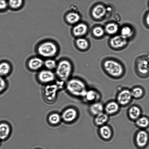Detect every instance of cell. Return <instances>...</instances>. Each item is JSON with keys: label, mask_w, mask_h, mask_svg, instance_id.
<instances>
[{"label": "cell", "mask_w": 149, "mask_h": 149, "mask_svg": "<svg viewBox=\"0 0 149 149\" xmlns=\"http://www.w3.org/2000/svg\"><path fill=\"white\" fill-rule=\"evenodd\" d=\"M65 87L70 94L76 97L83 98L87 90L85 83L76 78L69 79L66 81Z\"/></svg>", "instance_id": "cell-1"}, {"label": "cell", "mask_w": 149, "mask_h": 149, "mask_svg": "<svg viewBox=\"0 0 149 149\" xmlns=\"http://www.w3.org/2000/svg\"><path fill=\"white\" fill-rule=\"evenodd\" d=\"M102 66L105 72L112 77H120L124 73V68L122 65L116 60H107L103 62Z\"/></svg>", "instance_id": "cell-2"}, {"label": "cell", "mask_w": 149, "mask_h": 149, "mask_svg": "<svg viewBox=\"0 0 149 149\" xmlns=\"http://www.w3.org/2000/svg\"><path fill=\"white\" fill-rule=\"evenodd\" d=\"M55 70L56 76L59 80L65 82L70 79L72 72L73 66L69 61L63 59L57 63Z\"/></svg>", "instance_id": "cell-3"}, {"label": "cell", "mask_w": 149, "mask_h": 149, "mask_svg": "<svg viewBox=\"0 0 149 149\" xmlns=\"http://www.w3.org/2000/svg\"><path fill=\"white\" fill-rule=\"evenodd\" d=\"M56 45L50 41H44L39 44L37 48L38 54L41 57L46 58H52L58 52Z\"/></svg>", "instance_id": "cell-4"}, {"label": "cell", "mask_w": 149, "mask_h": 149, "mask_svg": "<svg viewBox=\"0 0 149 149\" xmlns=\"http://www.w3.org/2000/svg\"><path fill=\"white\" fill-rule=\"evenodd\" d=\"M134 140L137 148L144 149L149 144V133L146 130L139 129L135 133Z\"/></svg>", "instance_id": "cell-5"}, {"label": "cell", "mask_w": 149, "mask_h": 149, "mask_svg": "<svg viewBox=\"0 0 149 149\" xmlns=\"http://www.w3.org/2000/svg\"><path fill=\"white\" fill-rule=\"evenodd\" d=\"M59 89L56 84H46L43 90V95L44 98L48 102H54L56 99L58 92Z\"/></svg>", "instance_id": "cell-6"}, {"label": "cell", "mask_w": 149, "mask_h": 149, "mask_svg": "<svg viewBox=\"0 0 149 149\" xmlns=\"http://www.w3.org/2000/svg\"><path fill=\"white\" fill-rule=\"evenodd\" d=\"M56 75L52 70L47 69L40 71L37 75L38 80L44 84H51L55 80Z\"/></svg>", "instance_id": "cell-7"}, {"label": "cell", "mask_w": 149, "mask_h": 149, "mask_svg": "<svg viewBox=\"0 0 149 149\" xmlns=\"http://www.w3.org/2000/svg\"><path fill=\"white\" fill-rule=\"evenodd\" d=\"M137 68L139 72L142 75L149 74V54L144 55L139 58Z\"/></svg>", "instance_id": "cell-8"}, {"label": "cell", "mask_w": 149, "mask_h": 149, "mask_svg": "<svg viewBox=\"0 0 149 149\" xmlns=\"http://www.w3.org/2000/svg\"><path fill=\"white\" fill-rule=\"evenodd\" d=\"M132 98L131 91L127 89H124L118 93L116 101L120 105L124 106L129 104Z\"/></svg>", "instance_id": "cell-9"}, {"label": "cell", "mask_w": 149, "mask_h": 149, "mask_svg": "<svg viewBox=\"0 0 149 149\" xmlns=\"http://www.w3.org/2000/svg\"><path fill=\"white\" fill-rule=\"evenodd\" d=\"M101 95L99 92L94 89L87 90L82 98L85 102L91 104L99 101Z\"/></svg>", "instance_id": "cell-10"}, {"label": "cell", "mask_w": 149, "mask_h": 149, "mask_svg": "<svg viewBox=\"0 0 149 149\" xmlns=\"http://www.w3.org/2000/svg\"><path fill=\"white\" fill-rule=\"evenodd\" d=\"M78 112L76 109L73 107H69L63 112L61 117L65 121L71 122L77 117Z\"/></svg>", "instance_id": "cell-11"}, {"label": "cell", "mask_w": 149, "mask_h": 149, "mask_svg": "<svg viewBox=\"0 0 149 149\" xmlns=\"http://www.w3.org/2000/svg\"><path fill=\"white\" fill-rule=\"evenodd\" d=\"M44 61L42 58L38 57H34L30 58L27 63L29 69L33 71H37L44 66Z\"/></svg>", "instance_id": "cell-12"}, {"label": "cell", "mask_w": 149, "mask_h": 149, "mask_svg": "<svg viewBox=\"0 0 149 149\" xmlns=\"http://www.w3.org/2000/svg\"><path fill=\"white\" fill-rule=\"evenodd\" d=\"M110 43L111 46L114 48L120 49L125 47L127 44V40L120 35H116L112 38Z\"/></svg>", "instance_id": "cell-13"}, {"label": "cell", "mask_w": 149, "mask_h": 149, "mask_svg": "<svg viewBox=\"0 0 149 149\" xmlns=\"http://www.w3.org/2000/svg\"><path fill=\"white\" fill-rule=\"evenodd\" d=\"M120 106L116 101H111L104 106V111L108 115L114 114L119 111Z\"/></svg>", "instance_id": "cell-14"}, {"label": "cell", "mask_w": 149, "mask_h": 149, "mask_svg": "<svg viewBox=\"0 0 149 149\" xmlns=\"http://www.w3.org/2000/svg\"><path fill=\"white\" fill-rule=\"evenodd\" d=\"M106 12L107 9L104 6L101 4H98L93 8L92 14L95 19H100L105 16Z\"/></svg>", "instance_id": "cell-15"}, {"label": "cell", "mask_w": 149, "mask_h": 149, "mask_svg": "<svg viewBox=\"0 0 149 149\" xmlns=\"http://www.w3.org/2000/svg\"><path fill=\"white\" fill-rule=\"evenodd\" d=\"M90 113L93 115L96 116L104 111V106L99 101L91 104L89 107Z\"/></svg>", "instance_id": "cell-16"}, {"label": "cell", "mask_w": 149, "mask_h": 149, "mask_svg": "<svg viewBox=\"0 0 149 149\" xmlns=\"http://www.w3.org/2000/svg\"><path fill=\"white\" fill-rule=\"evenodd\" d=\"M141 111L139 107L137 106H131L128 109V116L130 119L135 121L141 116Z\"/></svg>", "instance_id": "cell-17"}, {"label": "cell", "mask_w": 149, "mask_h": 149, "mask_svg": "<svg viewBox=\"0 0 149 149\" xmlns=\"http://www.w3.org/2000/svg\"><path fill=\"white\" fill-rule=\"evenodd\" d=\"M88 30L87 25L84 23H80L75 26L73 28L72 32L75 36L80 37L84 35Z\"/></svg>", "instance_id": "cell-18"}, {"label": "cell", "mask_w": 149, "mask_h": 149, "mask_svg": "<svg viewBox=\"0 0 149 149\" xmlns=\"http://www.w3.org/2000/svg\"><path fill=\"white\" fill-rule=\"evenodd\" d=\"M135 125L140 129L146 130L149 127V118L141 116L135 121Z\"/></svg>", "instance_id": "cell-19"}, {"label": "cell", "mask_w": 149, "mask_h": 149, "mask_svg": "<svg viewBox=\"0 0 149 149\" xmlns=\"http://www.w3.org/2000/svg\"><path fill=\"white\" fill-rule=\"evenodd\" d=\"M11 70V67L10 64L6 61L0 63V76H6L9 74Z\"/></svg>", "instance_id": "cell-20"}, {"label": "cell", "mask_w": 149, "mask_h": 149, "mask_svg": "<svg viewBox=\"0 0 149 149\" xmlns=\"http://www.w3.org/2000/svg\"><path fill=\"white\" fill-rule=\"evenodd\" d=\"M10 132L9 125L5 123H0V139L4 140L8 136Z\"/></svg>", "instance_id": "cell-21"}, {"label": "cell", "mask_w": 149, "mask_h": 149, "mask_svg": "<svg viewBox=\"0 0 149 149\" xmlns=\"http://www.w3.org/2000/svg\"><path fill=\"white\" fill-rule=\"evenodd\" d=\"M120 33L121 36L127 40L133 35L134 31L131 27L125 25L121 28Z\"/></svg>", "instance_id": "cell-22"}, {"label": "cell", "mask_w": 149, "mask_h": 149, "mask_svg": "<svg viewBox=\"0 0 149 149\" xmlns=\"http://www.w3.org/2000/svg\"><path fill=\"white\" fill-rule=\"evenodd\" d=\"M95 116V122L96 124L98 125H103L107 121L109 118L108 115L104 112Z\"/></svg>", "instance_id": "cell-23"}, {"label": "cell", "mask_w": 149, "mask_h": 149, "mask_svg": "<svg viewBox=\"0 0 149 149\" xmlns=\"http://www.w3.org/2000/svg\"><path fill=\"white\" fill-rule=\"evenodd\" d=\"M67 21L70 24H74L78 22L80 19V16L77 13L72 12L68 14L65 17Z\"/></svg>", "instance_id": "cell-24"}, {"label": "cell", "mask_w": 149, "mask_h": 149, "mask_svg": "<svg viewBox=\"0 0 149 149\" xmlns=\"http://www.w3.org/2000/svg\"><path fill=\"white\" fill-rule=\"evenodd\" d=\"M118 25L115 23H109L105 27L106 31L109 34H114L118 31Z\"/></svg>", "instance_id": "cell-25"}, {"label": "cell", "mask_w": 149, "mask_h": 149, "mask_svg": "<svg viewBox=\"0 0 149 149\" xmlns=\"http://www.w3.org/2000/svg\"><path fill=\"white\" fill-rule=\"evenodd\" d=\"M100 132L102 137L106 139L110 138L112 134L111 130L110 128L106 125L100 127Z\"/></svg>", "instance_id": "cell-26"}, {"label": "cell", "mask_w": 149, "mask_h": 149, "mask_svg": "<svg viewBox=\"0 0 149 149\" xmlns=\"http://www.w3.org/2000/svg\"><path fill=\"white\" fill-rule=\"evenodd\" d=\"M57 63L56 61L52 58H48L44 61V65L46 69L52 70L55 69Z\"/></svg>", "instance_id": "cell-27"}, {"label": "cell", "mask_w": 149, "mask_h": 149, "mask_svg": "<svg viewBox=\"0 0 149 149\" xmlns=\"http://www.w3.org/2000/svg\"><path fill=\"white\" fill-rule=\"evenodd\" d=\"M23 2V0H8V6L13 9L17 10L22 7Z\"/></svg>", "instance_id": "cell-28"}, {"label": "cell", "mask_w": 149, "mask_h": 149, "mask_svg": "<svg viewBox=\"0 0 149 149\" xmlns=\"http://www.w3.org/2000/svg\"><path fill=\"white\" fill-rule=\"evenodd\" d=\"M76 43L77 47L81 50L86 49L88 46V41L84 38H80L77 39L76 41Z\"/></svg>", "instance_id": "cell-29"}, {"label": "cell", "mask_w": 149, "mask_h": 149, "mask_svg": "<svg viewBox=\"0 0 149 149\" xmlns=\"http://www.w3.org/2000/svg\"><path fill=\"white\" fill-rule=\"evenodd\" d=\"M131 91L132 97L138 99L141 97L144 93L143 89L139 86L134 88Z\"/></svg>", "instance_id": "cell-30"}, {"label": "cell", "mask_w": 149, "mask_h": 149, "mask_svg": "<svg viewBox=\"0 0 149 149\" xmlns=\"http://www.w3.org/2000/svg\"><path fill=\"white\" fill-rule=\"evenodd\" d=\"M61 118V116L58 113H53L49 116L48 120L50 123L53 125H56L60 122Z\"/></svg>", "instance_id": "cell-31"}, {"label": "cell", "mask_w": 149, "mask_h": 149, "mask_svg": "<svg viewBox=\"0 0 149 149\" xmlns=\"http://www.w3.org/2000/svg\"><path fill=\"white\" fill-rule=\"evenodd\" d=\"M93 33L94 36L99 37L102 36L104 35V31L101 27L97 26L93 29Z\"/></svg>", "instance_id": "cell-32"}, {"label": "cell", "mask_w": 149, "mask_h": 149, "mask_svg": "<svg viewBox=\"0 0 149 149\" xmlns=\"http://www.w3.org/2000/svg\"><path fill=\"white\" fill-rule=\"evenodd\" d=\"M7 84L3 77L0 76V93L3 91L6 88Z\"/></svg>", "instance_id": "cell-33"}, {"label": "cell", "mask_w": 149, "mask_h": 149, "mask_svg": "<svg viewBox=\"0 0 149 149\" xmlns=\"http://www.w3.org/2000/svg\"><path fill=\"white\" fill-rule=\"evenodd\" d=\"M8 7V1L6 0H0V10L6 9Z\"/></svg>", "instance_id": "cell-34"}, {"label": "cell", "mask_w": 149, "mask_h": 149, "mask_svg": "<svg viewBox=\"0 0 149 149\" xmlns=\"http://www.w3.org/2000/svg\"><path fill=\"white\" fill-rule=\"evenodd\" d=\"M145 22L146 25L149 27V12L146 14V15Z\"/></svg>", "instance_id": "cell-35"}]
</instances>
